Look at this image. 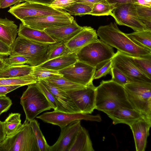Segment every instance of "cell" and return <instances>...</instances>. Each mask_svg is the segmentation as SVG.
Instances as JSON below:
<instances>
[{
	"label": "cell",
	"instance_id": "6da1fadb",
	"mask_svg": "<svg viewBox=\"0 0 151 151\" xmlns=\"http://www.w3.org/2000/svg\"><path fill=\"white\" fill-rule=\"evenodd\" d=\"M96 32L100 40L127 55L151 58V51L134 43L126 34L120 30L115 22L100 26Z\"/></svg>",
	"mask_w": 151,
	"mask_h": 151
},
{
	"label": "cell",
	"instance_id": "7a4b0ae2",
	"mask_svg": "<svg viewBox=\"0 0 151 151\" xmlns=\"http://www.w3.org/2000/svg\"><path fill=\"white\" fill-rule=\"evenodd\" d=\"M122 107L133 109L124 87L111 80L102 81L96 87L95 109L106 113Z\"/></svg>",
	"mask_w": 151,
	"mask_h": 151
},
{
	"label": "cell",
	"instance_id": "3957f363",
	"mask_svg": "<svg viewBox=\"0 0 151 151\" xmlns=\"http://www.w3.org/2000/svg\"><path fill=\"white\" fill-rule=\"evenodd\" d=\"M52 44L40 43L18 36L11 47L10 55L26 57L28 59L27 64L37 66L48 60Z\"/></svg>",
	"mask_w": 151,
	"mask_h": 151
},
{
	"label": "cell",
	"instance_id": "277c9868",
	"mask_svg": "<svg viewBox=\"0 0 151 151\" xmlns=\"http://www.w3.org/2000/svg\"><path fill=\"white\" fill-rule=\"evenodd\" d=\"M112 47L100 39L83 47L76 53L78 60L98 69L114 56Z\"/></svg>",
	"mask_w": 151,
	"mask_h": 151
},
{
	"label": "cell",
	"instance_id": "5b68a950",
	"mask_svg": "<svg viewBox=\"0 0 151 151\" xmlns=\"http://www.w3.org/2000/svg\"><path fill=\"white\" fill-rule=\"evenodd\" d=\"M124 87L133 109L151 121V83H129Z\"/></svg>",
	"mask_w": 151,
	"mask_h": 151
},
{
	"label": "cell",
	"instance_id": "8992f818",
	"mask_svg": "<svg viewBox=\"0 0 151 151\" xmlns=\"http://www.w3.org/2000/svg\"><path fill=\"white\" fill-rule=\"evenodd\" d=\"M0 151H39L29 122L25 120L13 135L0 143Z\"/></svg>",
	"mask_w": 151,
	"mask_h": 151
},
{
	"label": "cell",
	"instance_id": "52a82bcc",
	"mask_svg": "<svg viewBox=\"0 0 151 151\" xmlns=\"http://www.w3.org/2000/svg\"><path fill=\"white\" fill-rule=\"evenodd\" d=\"M20 98V104L29 121L41 112L52 109L48 101L36 83L29 85Z\"/></svg>",
	"mask_w": 151,
	"mask_h": 151
},
{
	"label": "cell",
	"instance_id": "ba28073f",
	"mask_svg": "<svg viewBox=\"0 0 151 151\" xmlns=\"http://www.w3.org/2000/svg\"><path fill=\"white\" fill-rule=\"evenodd\" d=\"M8 12L20 20L28 17L59 15L68 13L50 5L25 1L10 7Z\"/></svg>",
	"mask_w": 151,
	"mask_h": 151
},
{
	"label": "cell",
	"instance_id": "9c48e42d",
	"mask_svg": "<svg viewBox=\"0 0 151 151\" xmlns=\"http://www.w3.org/2000/svg\"><path fill=\"white\" fill-rule=\"evenodd\" d=\"M96 70L95 68L78 61L58 71L63 77L71 81L83 86H88L93 84Z\"/></svg>",
	"mask_w": 151,
	"mask_h": 151
},
{
	"label": "cell",
	"instance_id": "30bf717a",
	"mask_svg": "<svg viewBox=\"0 0 151 151\" xmlns=\"http://www.w3.org/2000/svg\"><path fill=\"white\" fill-rule=\"evenodd\" d=\"M115 6L112 17L118 24L128 27L134 31L148 30L137 17L134 4H116Z\"/></svg>",
	"mask_w": 151,
	"mask_h": 151
},
{
	"label": "cell",
	"instance_id": "8fae6325",
	"mask_svg": "<svg viewBox=\"0 0 151 151\" xmlns=\"http://www.w3.org/2000/svg\"><path fill=\"white\" fill-rule=\"evenodd\" d=\"M36 117L46 123L58 126L60 128L76 120H85L98 122L101 121L99 115L92 116L81 113H66L58 110L47 112Z\"/></svg>",
	"mask_w": 151,
	"mask_h": 151
},
{
	"label": "cell",
	"instance_id": "7c38bea8",
	"mask_svg": "<svg viewBox=\"0 0 151 151\" xmlns=\"http://www.w3.org/2000/svg\"><path fill=\"white\" fill-rule=\"evenodd\" d=\"M112 66L123 73L129 83H151V79L142 73L131 61L129 57L119 51L111 59Z\"/></svg>",
	"mask_w": 151,
	"mask_h": 151
},
{
	"label": "cell",
	"instance_id": "4fadbf2b",
	"mask_svg": "<svg viewBox=\"0 0 151 151\" xmlns=\"http://www.w3.org/2000/svg\"><path fill=\"white\" fill-rule=\"evenodd\" d=\"M73 19V17L68 13L59 15L28 17L20 21L29 27L43 31L50 27L70 24Z\"/></svg>",
	"mask_w": 151,
	"mask_h": 151
},
{
	"label": "cell",
	"instance_id": "5bb4252c",
	"mask_svg": "<svg viewBox=\"0 0 151 151\" xmlns=\"http://www.w3.org/2000/svg\"><path fill=\"white\" fill-rule=\"evenodd\" d=\"M96 87L93 84L80 89L66 92L81 113L89 114L95 108Z\"/></svg>",
	"mask_w": 151,
	"mask_h": 151
},
{
	"label": "cell",
	"instance_id": "9a60e30c",
	"mask_svg": "<svg viewBox=\"0 0 151 151\" xmlns=\"http://www.w3.org/2000/svg\"><path fill=\"white\" fill-rule=\"evenodd\" d=\"M81 121H73L61 128L59 138L53 145L50 146L49 151H69L81 126Z\"/></svg>",
	"mask_w": 151,
	"mask_h": 151
},
{
	"label": "cell",
	"instance_id": "2e32d148",
	"mask_svg": "<svg viewBox=\"0 0 151 151\" xmlns=\"http://www.w3.org/2000/svg\"><path fill=\"white\" fill-rule=\"evenodd\" d=\"M39 81L51 92L54 97L58 106L56 110L66 113H81L66 92L55 86L44 79Z\"/></svg>",
	"mask_w": 151,
	"mask_h": 151
},
{
	"label": "cell",
	"instance_id": "e0dca14e",
	"mask_svg": "<svg viewBox=\"0 0 151 151\" xmlns=\"http://www.w3.org/2000/svg\"><path fill=\"white\" fill-rule=\"evenodd\" d=\"M83 28L74 19L70 24L49 27L44 31L56 42H62L66 44Z\"/></svg>",
	"mask_w": 151,
	"mask_h": 151
},
{
	"label": "cell",
	"instance_id": "ac0fdd59",
	"mask_svg": "<svg viewBox=\"0 0 151 151\" xmlns=\"http://www.w3.org/2000/svg\"><path fill=\"white\" fill-rule=\"evenodd\" d=\"M129 126L133 134L136 150L144 151L149 135L151 121L142 118L134 122Z\"/></svg>",
	"mask_w": 151,
	"mask_h": 151
},
{
	"label": "cell",
	"instance_id": "d6986e66",
	"mask_svg": "<svg viewBox=\"0 0 151 151\" xmlns=\"http://www.w3.org/2000/svg\"><path fill=\"white\" fill-rule=\"evenodd\" d=\"M96 30L90 27L83 28L65 45L72 53H76L89 43L99 40Z\"/></svg>",
	"mask_w": 151,
	"mask_h": 151
},
{
	"label": "cell",
	"instance_id": "ffe728a7",
	"mask_svg": "<svg viewBox=\"0 0 151 151\" xmlns=\"http://www.w3.org/2000/svg\"><path fill=\"white\" fill-rule=\"evenodd\" d=\"M106 114L112 119L114 124L122 123L129 126L137 120L142 118L146 119L135 109L126 107L119 108Z\"/></svg>",
	"mask_w": 151,
	"mask_h": 151
},
{
	"label": "cell",
	"instance_id": "44dd1931",
	"mask_svg": "<svg viewBox=\"0 0 151 151\" xmlns=\"http://www.w3.org/2000/svg\"><path fill=\"white\" fill-rule=\"evenodd\" d=\"M18 35V36L40 43L50 44L56 42L44 30L31 28L22 23L19 24Z\"/></svg>",
	"mask_w": 151,
	"mask_h": 151
},
{
	"label": "cell",
	"instance_id": "7402d4cb",
	"mask_svg": "<svg viewBox=\"0 0 151 151\" xmlns=\"http://www.w3.org/2000/svg\"><path fill=\"white\" fill-rule=\"evenodd\" d=\"M17 26L6 17L0 18V40L11 48L18 34Z\"/></svg>",
	"mask_w": 151,
	"mask_h": 151
},
{
	"label": "cell",
	"instance_id": "603a6c76",
	"mask_svg": "<svg viewBox=\"0 0 151 151\" xmlns=\"http://www.w3.org/2000/svg\"><path fill=\"white\" fill-rule=\"evenodd\" d=\"M78 61L76 54L72 53L48 60L37 66L58 71L68 67Z\"/></svg>",
	"mask_w": 151,
	"mask_h": 151
},
{
	"label": "cell",
	"instance_id": "cb8c5ba5",
	"mask_svg": "<svg viewBox=\"0 0 151 151\" xmlns=\"http://www.w3.org/2000/svg\"><path fill=\"white\" fill-rule=\"evenodd\" d=\"M88 131L81 126L69 151H93Z\"/></svg>",
	"mask_w": 151,
	"mask_h": 151
},
{
	"label": "cell",
	"instance_id": "d4e9b609",
	"mask_svg": "<svg viewBox=\"0 0 151 151\" xmlns=\"http://www.w3.org/2000/svg\"><path fill=\"white\" fill-rule=\"evenodd\" d=\"M33 67L29 65L9 66L0 70V78H13L30 74Z\"/></svg>",
	"mask_w": 151,
	"mask_h": 151
},
{
	"label": "cell",
	"instance_id": "484cf974",
	"mask_svg": "<svg viewBox=\"0 0 151 151\" xmlns=\"http://www.w3.org/2000/svg\"><path fill=\"white\" fill-rule=\"evenodd\" d=\"M126 35L137 45L151 51V31H134Z\"/></svg>",
	"mask_w": 151,
	"mask_h": 151
},
{
	"label": "cell",
	"instance_id": "4316f807",
	"mask_svg": "<svg viewBox=\"0 0 151 151\" xmlns=\"http://www.w3.org/2000/svg\"><path fill=\"white\" fill-rule=\"evenodd\" d=\"M44 79L65 92L80 89L86 86L74 83L63 76L53 77Z\"/></svg>",
	"mask_w": 151,
	"mask_h": 151
},
{
	"label": "cell",
	"instance_id": "83f0119b",
	"mask_svg": "<svg viewBox=\"0 0 151 151\" xmlns=\"http://www.w3.org/2000/svg\"><path fill=\"white\" fill-rule=\"evenodd\" d=\"M21 114L19 113L9 114L3 122L6 137L10 136L16 133L22 126L20 119Z\"/></svg>",
	"mask_w": 151,
	"mask_h": 151
},
{
	"label": "cell",
	"instance_id": "f1b7e54d",
	"mask_svg": "<svg viewBox=\"0 0 151 151\" xmlns=\"http://www.w3.org/2000/svg\"><path fill=\"white\" fill-rule=\"evenodd\" d=\"M37 81L35 77L29 74L16 78H0V86L19 85L23 86L35 83Z\"/></svg>",
	"mask_w": 151,
	"mask_h": 151
},
{
	"label": "cell",
	"instance_id": "f546056e",
	"mask_svg": "<svg viewBox=\"0 0 151 151\" xmlns=\"http://www.w3.org/2000/svg\"><path fill=\"white\" fill-rule=\"evenodd\" d=\"M32 129L34 137L39 151H49L50 146L42 134L40 127L39 124L35 119L29 122Z\"/></svg>",
	"mask_w": 151,
	"mask_h": 151
},
{
	"label": "cell",
	"instance_id": "4dcf8cb0",
	"mask_svg": "<svg viewBox=\"0 0 151 151\" xmlns=\"http://www.w3.org/2000/svg\"><path fill=\"white\" fill-rule=\"evenodd\" d=\"M132 63L143 74L151 79V58L129 56Z\"/></svg>",
	"mask_w": 151,
	"mask_h": 151
},
{
	"label": "cell",
	"instance_id": "1f68e13d",
	"mask_svg": "<svg viewBox=\"0 0 151 151\" xmlns=\"http://www.w3.org/2000/svg\"><path fill=\"white\" fill-rule=\"evenodd\" d=\"M115 7V4L97 3L93 5L92 10L89 14L96 16L111 15L112 16V11Z\"/></svg>",
	"mask_w": 151,
	"mask_h": 151
},
{
	"label": "cell",
	"instance_id": "d6a6232c",
	"mask_svg": "<svg viewBox=\"0 0 151 151\" xmlns=\"http://www.w3.org/2000/svg\"><path fill=\"white\" fill-rule=\"evenodd\" d=\"M93 6L79 3H76L65 7L64 10L67 11L70 15L82 17L89 14Z\"/></svg>",
	"mask_w": 151,
	"mask_h": 151
},
{
	"label": "cell",
	"instance_id": "836d02e7",
	"mask_svg": "<svg viewBox=\"0 0 151 151\" xmlns=\"http://www.w3.org/2000/svg\"><path fill=\"white\" fill-rule=\"evenodd\" d=\"M72 53L65 44L62 42H56L52 44L49 54L48 60Z\"/></svg>",
	"mask_w": 151,
	"mask_h": 151
},
{
	"label": "cell",
	"instance_id": "e575fe53",
	"mask_svg": "<svg viewBox=\"0 0 151 151\" xmlns=\"http://www.w3.org/2000/svg\"><path fill=\"white\" fill-rule=\"evenodd\" d=\"M30 74L35 77L38 81L40 79L51 77L63 76L58 71L41 68L38 66L33 67V70Z\"/></svg>",
	"mask_w": 151,
	"mask_h": 151
},
{
	"label": "cell",
	"instance_id": "d590c367",
	"mask_svg": "<svg viewBox=\"0 0 151 151\" xmlns=\"http://www.w3.org/2000/svg\"><path fill=\"white\" fill-rule=\"evenodd\" d=\"M110 74L112 76L111 80L122 86L129 83L125 75L115 67L112 66Z\"/></svg>",
	"mask_w": 151,
	"mask_h": 151
},
{
	"label": "cell",
	"instance_id": "8d00e7d4",
	"mask_svg": "<svg viewBox=\"0 0 151 151\" xmlns=\"http://www.w3.org/2000/svg\"><path fill=\"white\" fill-rule=\"evenodd\" d=\"M136 13L139 19L151 20V6L134 4Z\"/></svg>",
	"mask_w": 151,
	"mask_h": 151
},
{
	"label": "cell",
	"instance_id": "74e56055",
	"mask_svg": "<svg viewBox=\"0 0 151 151\" xmlns=\"http://www.w3.org/2000/svg\"><path fill=\"white\" fill-rule=\"evenodd\" d=\"M45 96L54 110H56L58 106L54 97L51 92L39 81L36 83Z\"/></svg>",
	"mask_w": 151,
	"mask_h": 151
},
{
	"label": "cell",
	"instance_id": "f35d334b",
	"mask_svg": "<svg viewBox=\"0 0 151 151\" xmlns=\"http://www.w3.org/2000/svg\"><path fill=\"white\" fill-rule=\"evenodd\" d=\"M4 60L9 66H16L27 63L28 59L22 55H10L8 58L4 59Z\"/></svg>",
	"mask_w": 151,
	"mask_h": 151
},
{
	"label": "cell",
	"instance_id": "ab89813d",
	"mask_svg": "<svg viewBox=\"0 0 151 151\" xmlns=\"http://www.w3.org/2000/svg\"><path fill=\"white\" fill-rule=\"evenodd\" d=\"M112 67V62L111 60L101 67L96 70L93 79H98L110 74Z\"/></svg>",
	"mask_w": 151,
	"mask_h": 151
},
{
	"label": "cell",
	"instance_id": "60d3db41",
	"mask_svg": "<svg viewBox=\"0 0 151 151\" xmlns=\"http://www.w3.org/2000/svg\"><path fill=\"white\" fill-rule=\"evenodd\" d=\"M79 0H54L50 4L52 7L64 9L65 7L78 2Z\"/></svg>",
	"mask_w": 151,
	"mask_h": 151
},
{
	"label": "cell",
	"instance_id": "b9f144b4",
	"mask_svg": "<svg viewBox=\"0 0 151 151\" xmlns=\"http://www.w3.org/2000/svg\"><path fill=\"white\" fill-rule=\"evenodd\" d=\"M12 104V101L9 97L6 96H0V116L9 109Z\"/></svg>",
	"mask_w": 151,
	"mask_h": 151
},
{
	"label": "cell",
	"instance_id": "7bdbcfd3",
	"mask_svg": "<svg viewBox=\"0 0 151 151\" xmlns=\"http://www.w3.org/2000/svg\"><path fill=\"white\" fill-rule=\"evenodd\" d=\"M22 86L19 85L0 86V96H6L7 93Z\"/></svg>",
	"mask_w": 151,
	"mask_h": 151
},
{
	"label": "cell",
	"instance_id": "ee69618b",
	"mask_svg": "<svg viewBox=\"0 0 151 151\" xmlns=\"http://www.w3.org/2000/svg\"><path fill=\"white\" fill-rule=\"evenodd\" d=\"M11 48L0 40V55L7 56L10 55Z\"/></svg>",
	"mask_w": 151,
	"mask_h": 151
},
{
	"label": "cell",
	"instance_id": "f6af8a7d",
	"mask_svg": "<svg viewBox=\"0 0 151 151\" xmlns=\"http://www.w3.org/2000/svg\"><path fill=\"white\" fill-rule=\"evenodd\" d=\"M22 0H0V8L8 7L13 5H15L22 2Z\"/></svg>",
	"mask_w": 151,
	"mask_h": 151
},
{
	"label": "cell",
	"instance_id": "bcb514c9",
	"mask_svg": "<svg viewBox=\"0 0 151 151\" xmlns=\"http://www.w3.org/2000/svg\"><path fill=\"white\" fill-rule=\"evenodd\" d=\"M98 2L108 4L106 0H79L77 3L93 6L94 4Z\"/></svg>",
	"mask_w": 151,
	"mask_h": 151
},
{
	"label": "cell",
	"instance_id": "7dc6e473",
	"mask_svg": "<svg viewBox=\"0 0 151 151\" xmlns=\"http://www.w3.org/2000/svg\"><path fill=\"white\" fill-rule=\"evenodd\" d=\"M106 2L110 4H120L127 3L134 4L133 0H106Z\"/></svg>",
	"mask_w": 151,
	"mask_h": 151
},
{
	"label": "cell",
	"instance_id": "c3c4849f",
	"mask_svg": "<svg viewBox=\"0 0 151 151\" xmlns=\"http://www.w3.org/2000/svg\"><path fill=\"white\" fill-rule=\"evenodd\" d=\"M54 0H22V2L26 1L50 5Z\"/></svg>",
	"mask_w": 151,
	"mask_h": 151
},
{
	"label": "cell",
	"instance_id": "681fc988",
	"mask_svg": "<svg viewBox=\"0 0 151 151\" xmlns=\"http://www.w3.org/2000/svg\"><path fill=\"white\" fill-rule=\"evenodd\" d=\"M6 136L4 129L3 122L0 120V143L4 140Z\"/></svg>",
	"mask_w": 151,
	"mask_h": 151
},
{
	"label": "cell",
	"instance_id": "f907efd6",
	"mask_svg": "<svg viewBox=\"0 0 151 151\" xmlns=\"http://www.w3.org/2000/svg\"><path fill=\"white\" fill-rule=\"evenodd\" d=\"M134 4L151 6V0H133Z\"/></svg>",
	"mask_w": 151,
	"mask_h": 151
},
{
	"label": "cell",
	"instance_id": "816d5d0a",
	"mask_svg": "<svg viewBox=\"0 0 151 151\" xmlns=\"http://www.w3.org/2000/svg\"><path fill=\"white\" fill-rule=\"evenodd\" d=\"M9 66L5 62L4 59L0 57V70Z\"/></svg>",
	"mask_w": 151,
	"mask_h": 151
}]
</instances>
